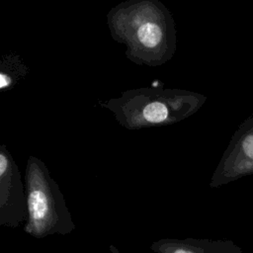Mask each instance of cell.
Here are the masks:
<instances>
[{
	"mask_svg": "<svg viewBox=\"0 0 253 253\" xmlns=\"http://www.w3.org/2000/svg\"><path fill=\"white\" fill-rule=\"evenodd\" d=\"M136 39L145 48H157L164 39L162 27L155 22H145L136 30Z\"/></svg>",
	"mask_w": 253,
	"mask_h": 253,
	"instance_id": "5b68a950",
	"label": "cell"
},
{
	"mask_svg": "<svg viewBox=\"0 0 253 253\" xmlns=\"http://www.w3.org/2000/svg\"><path fill=\"white\" fill-rule=\"evenodd\" d=\"M41 162L31 157L27 174L28 223L26 231L40 238L48 234H65L73 228L70 214L56 184Z\"/></svg>",
	"mask_w": 253,
	"mask_h": 253,
	"instance_id": "6da1fadb",
	"label": "cell"
},
{
	"mask_svg": "<svg viewBox=\"0 0 253 253\" xmlns=\"http://www.w3.org/2000/svg\"><path fill=\"white\" fill-rule=\"evenodd\" d=\"M174 98L152 95L137 108L136 118L145 124H160L174 118Z\"/></svg>",
	"mask_w": 253,
	"mask_h": 253,
	"instance_id": "277c9868",
	"label": "cell"
},
{
	"mask_svg": "<svg viewBox=\"0 0 253 253\" xmlns=\"http://www.w3.org/2000/svg\"><path fill=\"white\" fill-rule=\"evenodd\" d=\"M1 177V221L17 226L25 215V195L17 165L6 153L4 147L0 155Z\"/></svg>",
	"mask_w": 253,
	"mask_h": 253,
	"instance_id": "7a4b0ae2",
	"label": "cell"
},
{
	"mask_svg": "<svg viewBox=\"0 0 253 253\" xmlns=\"http://www.w3.org/2000/svg\"><path fill=\"white\" fill-rule=\"evenodd\" d=\"M151 248L157 253H243L228 240L166 239L153 243Z\"/></svg>",
	"mask_w": 253,
	"mask_h": 253,
	"instance_id": "3957f363",
	"label": "cell"
},
{
	"mask_svg": "<svg viewBox=\"0 0 253 253\" xmlns=\"http://www.w3.org/2000/svg\"><path fill=\"white\" fill-rule=\"evenodd\" d=\"M242 148L244 153L250 157L251 159H253V134L248 135L242 143Z\"/></svg>",
	"mask_w": 253,
	"mask_h": 253,
	"instance_id": "8992f818",
	"label": "cell"
}]
</instances>
